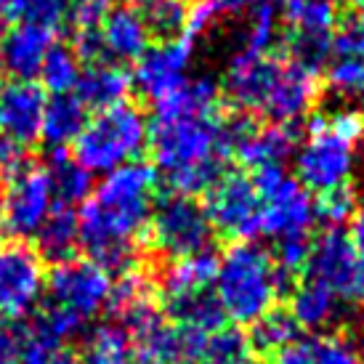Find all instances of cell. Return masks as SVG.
Masks as SVG:
<instances>
[{"instance_id":"cell-1","label":"cell","mask_w":364,"mask_h":364,"mask_svg":"<svg viewBox=\"0 0 364 364\" xmlns=\"http://www.w3.org/2000/svg\"><path fill=\"white\" fill-rule=\"evenodd\" d=\"M157 181L154 165L139 160L104 176L77 213V242L88 261L109 272L131 269L149 232Z\"/></svg>"},{"instance_id":"cell-2","label":"cell","mask_w":364,"mask_h":364,"mask_svg":"<svg viewBox=\"0 0 364 364\" xmlns=\"http://www.w3.org/2000/svg\"><path fill=\"white\" fill-rule=\"evenodd\" d=\"M146 149H152L157 178H162L171 194L183 197L208 192L223 176V160L229 157L218 114L154 120Z\"/></svg>"},{"instance_id":"cell-3","label":"cell","mask_w":364,"mask_h":364,"mask_svg":"<svg viewBox=\"0 0 364 364\" xmlns=\"http://www.w3.org/2000/svg\"><path fill=\"white\" fill-rule=\"evenodd\" d=\"M284 277L272 253L255 242H234L218 258L213 298L221 309L223 319L234 324H255L261 316L277 309L284 293Z\"/></svg>"},{"instance_id":"cell-4","label":"cell","mask_w":364,"mask_h":364,"mask_svg":"<svg viewBox=\"0 0 364 364\" xmlns=\"http://www.w3.org/2000/svg\"><path fill=\"white\" fill-rule=\"evenodd\" d=\"M114 277L109 269L88 258H67L48 274L46 293L48 309L41 314L38 327L59 341H70L85 322L96 319L112 304Z\"/></svg>"},{"instance_id":"cell-5","label":"cell","mask_w":364,"mask_h":364,"mask_svg":"<svg viewBox=\"0 0 364 364\" xmlns=\"http://www.w3.org/2000/svg\"><path fill=\"white\" fill-rule=\"evenodd\" d=\"M146 144H149L146 114L141 112V107L122 102L109 109H102L85 122L72 149H75V160L91 176L93 173L107 176L128 162L139 160Z\"/></svg>"},{"instance_id":"cell-6","label":"cell","mask_w":364,"mask_h":364,"mask_svg":"<svg viewBox=\"0 0 364 364\" xmlns=\"http://www.w3.org/2000/svg\"><path fill=\"white\" fill-rule=\"evenodd\" d=\"M356 144L343 139L327 114H316L309 122L306 141L295 149V181L311 194H324L348 186L356 171Z\"/></svg>"},{"instance_id":"cell-7","label":"cell","mask_w":364,"mask_h":364,"mask_svg":"<svg viewBox=\"0 0 364 364\" xmlns=\"http://www.w3.org/2000/svg\"><path fill=\"white\" fill-rule=\"evenodd\" d=\"M253 186L261 197V234L263 237H290L309 234L316 221V205L309 189L284 171V165H269L253 171Z\"/></svg>"},{"instance_id":"cell-8","label":"cell","mask_w":364,"mask_h":364,"mask_svg":"<svg viewBox=\"0 0 364 364\" xmlns=\"http://www.w3.org/2000/svg\"><path fill=\"white\" fill-rule=\"evenodd\" d=\"M53 205L56 197L48 171L41 165H21L0 194V229L14 242H24L41 232Z\"/></svg>"},{"instance_id":"cell-9","label":"cell","mask_w":364,"mask_h":364,"mask_svg":"<svg viewBox=\"0 0 364 364\" xmlns=\"http://www.w3.org/2000/svg\"><path fill=\"white\" fill-rule=\"evenodd\" d=\"M149 234L160 253L183 258V255L210 250L213 226L205 208L194 197L168 194L152 208Z\"/></svg>"},{"instance_id":"cell-10","label":"cell","mask_w":364,"mask_h":364,"mask_svg":"<svg viewBox=\"0 0 364 364\" xmlns=\"http://www.w3.org/2000/svg\"><path fill=\"white\" fill-rule=\"evenodd\" d=\"M46 261L27 242L0 245V319L30 316L46 295Z\"/></svg>"},{"instance_id":"cell-11","label":"cell","mask_w":364,"mask_h":364,"mask_svg":"<svg viewBox=\"0 0 364 364\" xmlns=\"http://www.w3.org/2000/svg\"><path fill=\"white\" fill-rule=\"evenodd\" d=\"M203 208L213 232L232 237L234 242H250L261 234V197L245 173H223L208 189Z\"/></svg>"},{"instance_id":"cell-12","label":"cell","mask_w":364,"mask_h":364,"mask_svg":"<svg viewBox=\"0 0 364 364\" xmlns=\"http://www.w3.org/2000/svg\"><path fill=\"white\" fill-rule=\"evenodd\" d=\"M306 272L343 304H364V269L343 229H324L311 242Z\"/></svg>"},{"instance_id":"cell-13","label":"cell","mask_w":364,"mask_h":364,"mask_svg":"<svg viewBox=\"0 0 364 364\" xmlns=\"http://www.w3.org/2000/svg\"><path fill=\"white\" fill-rule=\"evenodd\" d=\"M290 19V61L319 72L333 56V32L341 19L335 0H301L287 6Z\"/></svg>"},{"instance_id":"cell-14","label":"cell","mask_w":364,"mask_h":364,"mask_svg":"<svg viewBox=\"0 0 364 364\" xmlns=\"http://www.w3.org/2000/svg\"><path fill=\"white\" fill-rule=\"evenodd\" d=\"M223 141L245 168H269V165H284L295 154L298 139L293 128L287 125H255L247 114H237L229 120H221Z\"/></svg>"},{"instance_id":"cell-15","label":"cell","mask_w":364,"mask_h":364,"mask_svg":"<svg viewBox=\"0 0 364 364\" xmlns=\"http://www.w3.org/2000/svg\"><path fill=\"white\" fill-rule=\"evenodd\" d=\"M192 53L194 41L186 35L152 43L136 61V70L131 75L133 88H139L152 104L160 102L162 96H168L189 77Z\"/></svg>"},{"instance_id":"cell-16","label":"cell","mask_w":364,"mask_h":364,"mask_svg":"<svg viewBox=\"0 0 364 364\" xmlns=\"http://www.w3.org/2000/svg\"><path fill=\"white\" fill-rule=\"evenodd\" d=\"M56 46V30L21 19L0 38V72L14 80H35L46 56Z\"/></svg>"},{"instance_id":"cell-17","label":"cell","mask_w":364,"mask_h":364,"mask_svg":"<svg viewBox=\"0 0 364 364\" xmlns=\"http://www.w3.org/2000/svg\"><path fill=\"white\" fill-rule=\"evenodd\" d=\"M316 102H319V72L287 61L277 72V80L263 104V112L277 125L293 128L295 122L306 120L311 114Z\"/></svg>"},{"instance_id":"cell-18","label":"cell","mask_w":364,"mask_h":364,"mask_svg":"<svg viewBox=\"0 0 364 364\" xmlns=\"http://www.w3.org/2000/svg\"><path fill=\"white\" fill-rule=\"evenodd\" d=\"M48 93L35 80H14L0 93V133L19 146L41 141Z\"/></svg>"},{"instance_id":"cell-19","label":"cell","mask_w":364,"mask_h":364,"mask_svg":"<svg viewBox=\"0 0 364 364\" xmlns=\"http://www.w3.org/2000/svg\"><path fill=\"white\" fill-rule=\"evenodd\" d=\"M279 67L282 61L272 59L269 53H253L245 48L234 53L223 75V91L229 96V102L240 112L263 109Z\"/></svg>"},{"instance_id":"cell-20","label":"cell","mask_w":364,"mask_h":364,"mask_svg":"<svg viewBox=\"0 0 364 364\" xmlns=\"http://www.w3.org/2000/svg\"><path fill=\"white\" fill-rule=\"evenodd\" d=\"M99 38H102L104 59L120 64V67L136 64L139 56L152 46V32L136 6H114V9L109 6Z\"/></svg>"},{"instance_id":"cell-21","label":"cell","mask_w":364,"mask_h":364,"mask_svg":"<svg viewBox=\"0 0 364 364\" xmlns=\"http://www.w3.org/2000/svg\"><path fill=\"white\" fill-rule=\"evenodd\" d=\"M215 269H218V258L210 250L173 258L160 274V293L165 304L176 306L181 301L210 293L215 282Z\"/></svg>"},{"instance_id":"cell-22","label":"cell","mask_w":364,"mask_h":364,"mask_svg":"<svg viewBox=\"0 0 364 364\" xmlns=\"http://www.w3.org/2000/svg\"><path fill=\"white\" fill-rule=\"evenodd\" d=\"M221 91L218 82L208 75L186 77L168 96L154 102V120H186V117H215Z\"/></svg>"},{"instance_id":"cell-23","label":"cell","mask_w":364,"mask_h":364,"mask_svg":"<svg viewBox=\"0 0 364 364\" xmlns=\"http://www.w3.org/2000/svg\"><path fill=\"white\" fill-rule=\"evenodd\" d=\"M133 91V77L112 61H93L80 72L75 96L85 104V109H109L114 104L128 102Z\"/></svg>"},{"instance_id":"cell-24","label":"cell","mask_w":364,"mask_h":364,"mask_svg":"<svg viewBox=\"0 0 364 364\" xmlns=\"http://www.w3.org/2000/svg\"><path fill=\"white\" fill-rule=\"evenodd\" d=\"M85 122H88V109L75 93L51 96L46 104V114H43L41 141L51 152H64L67 146L77 141Z\"/></svg>"},{"instance_id":"cell-25","label":"cell","mask_w":364,"mask_h":364,"mask_svg":"<svg viewBox=\"0 0 364 364\" xmlns=\"http://www.w3.org/2000/svg\"><path fill=\"white\" fill-rule=\"evenodd\" d=\"M341 301L335 298L327 287L314 282L311 277H306L304 282H298L290 295V319L301 330H324L335 322Z\"/></svg>"},{"instance_id":"cell-26","label":"cell","mask_w":364,"mask_h":364,"mask_svg":"<svg viewBox=\"0 0 364 364\" xmlns=\"http://www.w3.org/2000/svg\"><path fill=\"white\" fill-rule=\"evenodd\" d=\"M38 240V253L43 258H53L56 263L72 258L75 247H80L77 242V213L72 210L70 205H53V210L48 213V218L43 221L41 232L35 234Z\"/></svg>"},{"instance_id":"cell-27","label":"cell","mask_w":364,"mask_h":364,"mask_svg":"<svg viewBox=\"0 0 364 364\" xmlns=\"http://www.w3.org/2000/svg\"><path fill=\"white\" fill-rule=\"evenodd\" d=\"M80 364H133L131 333L120 322H102L85 335Z\"/></svg>"},{"instance_id":"cell-28","label":"cell","mask_w":364,"mask_h":364,"mask_svg":"<svg viewBox=\"0 0 364 364\" xmlns=\"http://www.w3.org/2000/svg\"><path fill=\"white\" fill-rule=\"evenodd\" d=\"M46 171L59 205H82L93 194V176L67 152H51Z\"/></svg>"},{"instance_id":"cell-29","label":"cell","mask_w":364,"mask_h":364,"mask_svg":"<svg viewBox=\"0 0 364 364\" xmlns=\"http://www.w3.org/2000/svg\"><path fill=\"white\" fill-rule=\"evenodd\" d=\"M80 59L77 53L67 46H53L51 53L46 56L41 67V88L46 93L61 96V93H75L77 80H80Z\"/></svg>"},{"instance_id":"cell-30","label":"cell","mask_w":364,"mask_h":364,"mask_svg":"<svg viewBox=\"0 0 364 364\" xmlns=\"http://www.w3.org/2000/svg\"><path fill=\"white\" fill-rule=\"evenodd\" d=\"M136 9L146 21V27L152 35H160L162 41L178 38L186 27V0H136Z\"/></svg>"},{"instance_id":"cell-31","label":"cell","mask_w":364,"mask_h":364,"mask_svg":"<svg viewBox=\"0 0 364 364\" xmlns=\"http://www.w3.org/2000/svg\"><path fill=\"white\" fill-rule=\"evenodd\" d=\"M295 333H298V327L290 319V314L274 309L255 324H250V338L247 341H250L255 354H277L279 348L293 343Z\"/></svg>"},{"instance_id":"cell-32","label":"cell","mask_w":364,"mask_h":364,"mask_svg":"<svg viewBox=\"0 0 364 364\" xmlns=\"http://www.w3.org/2000/svg\"><path fill=\"white\" fill-rule=\"evenodd\" d=\"M19 364H80V356L67 346V341L53 338L35 324L30 335L21 338Z\"/></svg>"},{"instance_id":"cell-33","label":"cell","mask_w":364,"mask_h":364,"mask_svg":"<svg viewBox=\"0 0 364 364\" xmlns=\"http://www.w3.org/2000/svg\"><path fill=\"white\" fill-rule=\"evenodd\" d=\"M327 88L351 107L364 104V59L333 56L327 61Z\"/></svg>"},{"instance_id":"cell-34","label":"cell","mask_w":364,"mask_h":364,"mask_svg":"<svg viewBox=\"0 0 364 364\" xmlns=\"http://www.w3.org/2000/svg\"><path fill=\"white\" fill-rule=\"evenodd\" d=\"M203 364H261L250 341L234 330H218L205 346Z\"/></svg>"},{"instance_id":"cell-35","label":"cell","mask_w":364,"mask_h":364,"mask_svg":"<svg viewBox=\"0 0 364 364\" xmlns=\"http://www.w3.org/2000/svg\"><path fill=\"white\" fill-rule=\"evenodd\" d=\"M277 9H279L277 3H261L250 11L247 30H245V51H272L274 41H277V30H279V11Z\"/></svg>"},{"instance_id":"cell-36","label":"cell","mask_w":364,"mask_h":364,"mask_svg":"<svg viewBox=\"0 0 364 364\" xmlns=\"http://www.w3.org/2000/svg\"><path fill=\"white\" fill-rule=\"evenodd\" d=\"M333 56L364 59V9L343 14L333 32Z\"/></svg>"},{"instance_id":"cell-37","label":"cell","mask_w":364,"mask_h":364,"mask_svg":"<svg viewBox=\"0 0 364 364\" xmlns=\"http://www.w3.org/2000/svg\"><path fill=\"white\" fill-rule=\"evenodd\" d=\"M309 253H311V240H309V234H290V237L274 240L272 261L277 263V269H279L284 277H293V274H301L306 269Z\"/></svg>"},{"instance_id":"cell-38","label":"cell","mask_w":364,"mask_h":364,"mask_svg":"<svg viewBox=\"0 0 364 364\" xmlns=\"http://www.w3.org/2000/svg\"><path fill=\"white\" fill-rule=\"evenodd\" d=\"M314 205H316V218H322L327 229H341L356 213V197L348 186L319 194V200H314Z\"/></svg>"},{"instance_id":"cell-39","label":"cell","mask_w":364,"mask_h":364,"mask_svg":"<svg viewBox=\"0 0 364 364\" xmlns=\"http://www.w3.org/2000/svg\"><path fill=\"white\" fill-rule=\"evenodd\" d=\"M316 364H362L356 346L343 335H319L311 338Z\"/></svg>"},{"instance_id":"cell-40","label":"cell","mask_w":364,"mask_h":364,"mask_svg":"<svg viewBox=\"0 0 364 364\" xmlns=\"http://www.w3.org/2000/svg\"><path fill=\"white\" fill-rule=\"evenodd\" d=\"M109 11V0H70L67 21L75 32H99Z\"/></svg>"},{"instance_id":"cell-41","label":"cell","mask_w":364,"mask_h":364,"mask_svg":"<svg viewBox=\"0 0 364 364\" xmlns=\"http://www.w3.org/2000/svg\"><path fill=\"white\" fill-rule=\"evenodd\" d=\"M327 122L333 125V131H338L351 144H359L364 139V112L356 107H343V109L327 114Z\"/></svg>"},{"instance_id":"cell-42","label":"cell","mask_w":364,"mask_h":364,"mask_svg":"<svg viewBox=\"0 0 364 364\" xmlns=\"http://www.w3.org/2000/svg\"><path fill=\"white\" fill-rule=\"evenodd\" d=\"M218 16V11L210 0H197L194 9H189V16H186V27H183V35L197 41L208 27L213 24V19Z\"/></svg>"},{"instance_id":"cell-43","label":"cell","mask_w":364,"mask_h":364,"mask_svg":"<svg viewBox=\"0 0 364 364\" xmlns=\"http://www.w3.org/2000/svg\"><path fill=\"white\" fill-rule=\"evenodd\" d=\"M21 165H24V146L0 133V181H9Z\"/></svg>"},{"instance_id":"cell-44","label":"cell","mask_w":364,"mask_h":364,"mask_svg":"<svg viewBox=\"0 0 364 364\" xmlns=\"http://www.w3.org/2000/svg\"><path fill=\"white\" fill-rule=\"evenodd\" d=\"M21 354V333L14 322L0 319V364H19Z\"/></svg>"},{"instance_id":"cell-45","label":"cell","mask_w":364,"mask_h":364,"mask_svg":"<svg viewBox=\"0 0 364 364\" xmlns=\"http://www.w3.org/2000/svg\"><path fill=\"white\" fill-rule=\"evenodd\" d=\"M272 356H274L272 364H316L311 341H298V338H295L293 343L284 346V348H279V351Z\"/></svg>"},{"instance_id":"cell-46","label":"cell","mask_w":364,"mask_h":364,"mask_svg":"<svg viewBox=\"0 0 364 364\" xmlns=\"http://www.w3.org/2000/svg\"><path fill=\"white\" fill-rule=\"evenodd\" d=\"M27 16V0H0V38Z\"/></svg>"},{"instance_id":"cell-47","label":"cell","mask_w":364,"mask_h":364,"mask_svg":"<svg viewBox=\"0 0 364 364\" xmlns=\"http://www.w3.org/2000/svg\"><path fill=\"white\" fill-rule=\"evenodd\" d=\"M218 14H229V16H242V14H250L255 6L261 3H282V0H210Z\"/></svg>"},{"instance_id":"cell-48","label":"cell","mask_w":364,"mask_h":364,"mask_svg":"<svg viewBox=\"0 0 364 364\" xmlns=\"http://www.w3.org/2000/svg\"><path fill=\"white\" fill-rule=\"evenodd\" d=\"M346 237H348V242H351L356 258H359V263H362L364 269V205L356 208V213L351 215V229H348Z\"/></svg>"},{"instance_id":"cell-49","label":"cell","mask_w":364,"mask_h":364,"mask_svg":"<svg viewBox=\"0 0 364 364\" xmlns=\"http://www.w3.org/2000/svg\"><path fill=\"white\" fill-rule=\"evenodd\" d=\"M359 186H362V194H364V149H362V160H359Z\"/></svg>"},{"instance_id":"cell-50","label":"cell","mask_w":364,"mask_h":364,"mask_svg":"<svg viewBox=\"0 0 364 364\" xmlns=\"http://www.w3.org/2000/svg\"><path fill=\"white\" fill-rule=\"evenodd\" d=\"M348 3H351L354 9H364V0H348Z\"/></svg>"},{"instance_id":"cell-51","label":"cell","mask_w":364,"mask_h":364,"mask_svg":"<svg viewBox=\"0 0 364 364\" xmlns=\"http://www.w3.org/2000/svg\"><path fill=\"white\" fill-rule=\"evenodd\" d=\"M282 3H287V6H293V3H301V0H282Z\"/></svg>"},{"instance_id":"cell-52","label":"cell","mask_w":364,"mask_h":364,"mask_svg":"<svg viewBox=\"0 0 364 364\" xmlns=\"http://www.w3.org/2000/svg\"><path fill=\"white\" fill-rule=\"evenodd\" d=\"M0 93H3V85H0Z\"/></svg>"},{"instance_id":"cell-53","label":"cell","mask_w":364,"mask_h":364,"mask_svg":"<svg viewBox=\"0 0 364 364\" xmlns=\"http://www.w3.org/2000/svg\"><path fill=\"white\" fill-rule=\"evenodd\" d=\"M362 364H364V359H362Z\"/></svg>"},{"instance_id":"cell-54","label":"cell","mask_w":364,"mask_h":364,"mask_svg":"<svg viewBox=\"0 0 364 364\" xmlns=\"http://www.w3.org/2000/svg\"><path fill=\"white\" fill-rule=\"evenodd\" d=\"M194 3H197V0H194Z\"/></svg>"}]
</instances>
